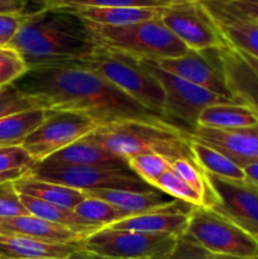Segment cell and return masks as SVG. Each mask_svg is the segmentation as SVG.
Returning <instances> with one entry per match:
<instances>
[{
    "mask_svg": "<svg viewBox=\"0 0 258 259\" xmlns=\"http://www.w3.org/2000/svg\"><path fill=\"white\" fill-rule=\"evenodd\" d=\"M8 47L17 51L28 70L80 65L98 51L88 23L76 13L42 8L23 15Z\"/></svg>",
    "mask_w": 258,
    "mask_h": 259,
    "instance_id": "7a4b0ae2",
    "label": "cell"
},
{
    "mask_svg": "<svg viewBox=\"0 0 258 259\" xmlns=\"http://www.w3.org/2000/svg\"><path fill=\"white\" fill-rule=\"evenodd\" d=\"M215 259H247V258L233 257V255H222V254H215Z\"/></svg>",
    "mask_w": 258,
    "mask_h": 259,
    "instance_id": "7bdbcfd3",
    "label": "cell"
},
{
    "mask_svg": "<svg viewBox=\"0 0 258 259\" xmlns=\"http://www.w3.org/2000/svg\"><path fill=\"white\" fill-rule=\"evenodd\" d=\"M258 124V113L244 104H214L200 113L197 126L209 129H237Z\"/></svg>",
    "mask_w": 258,
    "mask_h": 259,
    "instance_id": "cb8c5ba5",
    "label": "cell"
},
{
    "mask_svg": "<svg viewBox=\"0 0 258 259\" xmlns=\"http://www.w3.org/2000/svg\"><path fill=\"white\" fill-rule=\"evenodd\" d=\"M218 202L212 210L224 215L258 239V186L247 180H229L206 174Z\"/></svg>",
    "mask_w": 258,
    "mask_h": 259,
    "instance_id": "7c38bea8",
    "label": "cell"
},
{
    "mask_svg": "<svg viewBox=\"0 0 258 259\" xmlns=\"http://www.w3.org/2000/svg\"><path fill=\"white\" fill-rule=\"evenodd\" d=\"M27 171H29V169H13V171L3 172V174H0V184H4V182L8 181H15L24 174H27Z\"/></svg>",
    "mask_w": 258,
    "mask_h": 259,
    "instance_id": "60d3db41",
    "label": "cell"
},
{
    "mask_svg": "<svg viewBox=\"0 0 258 259\" xmlns=\"http://www.w3.org/2000/svg\"><path fill=\"white\" fill-rule=\"evenodd\" d=\"M14 187L18 194L28 195L68 209H75L81 201L86 199V194L83 191L55 182L42 181L28 174V171L22 177L15 180Z\"/></svg>",
    "mask_w": 258,
    "mask_h": 259,
    "instance_id": "7402d4cb",
    "label": "cell"
},
{
    "mask_svg": "<svg viewBox=\"0 0 258 259\" xmlns=\"http://www.w3.org/2000/svg\"><path fill=\"white\" fill-rule=\"evenodd\" d=\"M174 159L157 153H144L134 156L126 161L129 169L134 172L142 181L156 189L159 177L172 167Z\"/></svg>",
    "mask_w": 258,
    "mask_h": 259,
    "instance_id": "f546056e",
    "label": "cell"
},
{
    "mask_svg": "<svg viewBox=\"0 0 258 259\" xmlns=\"http://www.w3.org/2000/svg\"><path fill=\"white\" fill-rule=\"evenodd\" d=\"M43 8L58 9H85V8H113V7H139L163 8L171 4L172 0H39Z\"/></svg>",
    "mask_w": 258,
    "mask_h": 259,
    "instance_id": "f1b7e54d",
    "label": "cell"
},
{
    "mask_svg": "<svg viewBox=\"0 0 258 259\" xmlns=\"http://www.w3.org/2000/svg\"><path fill=\"white\" fill-rule=\"evenodd\" d=\"M81 242L50 243L22 235L0 234V259H62L82 249Z\"/></svg>",
    "mask_w": 258,
    "mask_h": 259,
    "instance_id": "d6986e66",
    "label": "cell"
},
{
    "mask_svg": "<svg viewBox=\"0 0 258 259\" xmlns=\"http://www.w3.org/2000/svg\"><path fill=\"white\" fill-rule=\"evenodd\" d=\"M73 210L78 217L85 219L86 222L93 225H98L100 228H106L114 223L129 218L126 212L118 209L114 205L90 196H86V199L81 201Z\"/></svg>",
    "mask_w": 258,
    "mask_h": 259,
    "instance_id": "83f0119b",
    "label": "cell"
},
{
    "mask_svg": "<svg viewBox=\"0 0 258 259\" xmlns=\"http://www.w3.org/2000/svg\"><path fill=\"white\" fill-rule=\"evenodd\" d=\"M153 259H215V254L210 253L195 240L182 234L177 237L174 249L163 257Z\"/></svg>",
    "mask_w": 258,
    "mask_h": 259,
    "instance_id": "836d02e7",
    "label": "cell"
},
{
    "mask_svg": "<svg viewBox=\"0 0 258 259\" xmlns=\"http://www.w3.org/2000/svg\"><path fill=\"white\" fill-rule=\"evenodd\" d=\"M47 109L22 111L0 118V148L22 146L28 136L45 121Z\"/></svg>",
    "mask_w": 258,
    "mask_h": 259,
    "instance_id": "484cf974",
    "label": "cell"
},
{
    "mask_svg": "<svg viewBox=\"0 0 258 259\" xmlns=\"http://www.w3.org/2000/svg\"><path fill=\"white\" fill-rule=\"evenodd\" d=\"M185 234L212 254L258 259V239L212 209L194 206Z\"/></svg>",
    "mask_w": 258,
    "mask_h": 259,
    "instance_id": "52a82bcc",
    "label": "cell"
},
{
    "mask_svg": "<svg viewBox=\"0 0 258 259\" xmlns=\"http://www.w3.org/2000/svg\"><path fill=\"white\" fill-rule=\"evenodd\" d=\"M225 7L258 20V0H217Z\"/></svg>",
    "mask_w": 258,
    "mask_h": 259,
    "instance_id": "74e56055",
    "label": "cell"
},
{
    "mask_svg": "<svg viewBox=\"0 0 258 259\" xmlns=\"http://www.w3.org/2000/svg\"><path fill=\"white\" fill-rule=\"evenodd\" d=\"M80 65L98 73L146 108L162 114L163 88L137 58L99 46L98 51Z\"/></svg>",
    "mask_w": 258,
    "mask_h": 259,
    "instance_id": "5b68a950",
    "label": "cell"
},
{
    "mask_svg": "<svg viewBox=\"0 0 258 259\" xmlns=\"http://www.w3.org/2000/svg\"><path fill=\"white\" fill-rule=\"evenodd\" d=\"M66 167H105V168H126L125 159L106 151L94 143L88 137L56 152L39 163H34L30 171L47 172ZM129 168V167H128Z\"/></svg>",
    "mask_w": 258,
    "mask_h": 259,
    "instance_id": "2e32d148",
    "label": "cell"
},
{
    "mask_svg": "<svg viewBox=\"0 0 258 259\" xmlns=\"http://www.w3.org/2000/svg\"><path fill=\"white\" fill-rule=\"evenodd\" d=\"M177 237L103 228L81 242L86 252L103 259H153L174 249Z\"/></svg>",
    "mask_w": 258,
    "mask_h": 259,
    "instance_id": "ba28073f",
    "label": "cell"
},
{
    "mask_svg": "<svg viewBox=\"0 0 258 259\" xmlns=\"http://www.w3.org/2000/svg\"><path fill=\"white\" fill-rule=\"evenodd\" d=\"M194 205L176 200L166 209L156 210L147 214L129 217L106 228L116 230H129L148 234H171L175 237L185 234L189 225V215Z\"/></svg>",
    "mask_w": 258,
    "mask_h": 259,
    "instance_id": "ac0fdd59",
    "label": "cell"
},
{
    "mask_svg": "<svg viewBox=\"0 0 258 259\" xmlns=\"http://www.w3.org/2000/svg\"><path fill=\"white\" fill-rule=\"evenodd\" d=\"M27 0H0V14H24Z\"/></svg>",
    "mask_w": 258,
    "mask_h": 259,
    "instance_id": "f35d334b",
    "label": "cell"
},
{
    "mask_svg": "<svg viewBox=\"0 0 258 259\" xmlns=\"http://www.w3.org/2000/svg\"><path fill=\"white\" fill-rule=\"evenodd\" d=\"M172 2H175V0H172Z\"/></svg>",
    "mask_w": 258,
    "mask_h": 259,
    "instance_id": "ee69618b",
    "label": "cell"
},
{
    "mask_svg": "<svg viewBox=\"0 0 258 259\" xmlns=\"http://www.w3.org/2000/svg\"><path fill=\"white\" fill-rule=\"evenodd\" d=\"M14 85L45 109L83 114L99 126L128 120L176 126L81 65L28 70Z\"/></svg>",
    "mask_w": 258,
    "mask_h": 259,
    "instance_id": "6da1fadb",
    "label": "cell"
},
{
    "mask_svg": "<svg viewBox=\"0 0 258 259\" xmlns=\"http://www.w3.org/2000/svg\"><path fill=\"white\" fill-rule=\"evenodd\" d=\"M62 259H103V258L96 257V255H94V254H91V253L86 252V250L82 248V249L77 250V252L72 253V254H70L68 257L62 258Z\"/></svg>",
    "mask_w": 258,
    "mask_h": 259,
    "instance_id": "b9f144b4",
    "label": "cell"
},
{
    "mask_svg": "<svg viewBox=\"0 0 258 259\" xmlns=\"http://www.w3.org/2000/svg\"><path fill=\"white\" fill-rule=\"evenodd\" d=\"M156 189L166 192L167 195L180 201H185L194 206H202L201 196L186 181H184L172 169V167L159 177L156 184Z\"/></svg>",
    "mask_w": 258,
    "mask_h": 259,
    "instance_id": "1f68e13d",
    "label": "cell"
},
{
    "mask_svg": "<svg viewBox=\"0 0 258 259\" xmlns=\"http://www.w3.org/2000/svg\"><path fill=\"white\" fill-rule=\"evenodd\" d=\"M28 71L19 53L10 47L0 48V88L14 83Z\"/></svg>",
    "mask_w": 258,
    "mask_h": 259,
    "instance_id": "d6a6232c",
    "label": "cell"
},
{
    "mask_svg": "<svg viewBox=\"0 0 258 259\" xmlns=\"http://www.w3.org/2000/svg\"><path fill=\"white\" fill-rule=\"evenodd\" d=\"M218 48H210L205 51L189 50L186 55L181 57L158 61L156 63L162 70L177 77H181L211 93L237 101L227 86Z\"/></svg>",
    "mask_w": 258,
    "mask_h": 259,
    "instance_id": "4fadbf2b",
    "label": "cell"
},
{
    "mask_svg": "<svg viewBox=\"0 0 258 259\" xmlns=\"http://www.w3.org/2000/svg\"><path fill=\"white\" fill-rule=\"evenodd\" d=\"M190 149H191L192 156H194L197 166L205 174L229 180H245L242 167L234 163L229 157L220 153L207 144L191 138Z\"/></svg>",
    "mask_w": 258,
    "mask_h": 259,
    "instance_id": "4316f807",
    "label": "cell"
},
{
    "mask_svg": "<svg viewBox=\"0 0 258 259\" xmlns=\"http://www.w3.org/2000/svg\"><path fill=\"white\" fill-rule=\"evenodd\" d=\"M28 174L42 181L55 182L80 191L94 190H129L149 191L153 187L142 181L132 169L105 168V167H66L52 171H28Z\"/></svg>",
    "mask_w": 258,
    "mask_h": 259,
    "instance_id": "8fae6325",
    "label": "cell"
},
{
    "mask_svg": "<svg viewBox=\"0 0 258 259\" xmlns=\"http://www.w3.org/2000/svg\"><path fill=\"white\" fill-rule=\"evenodd\" d=\"M218 50L232 96L258 113V58L225 40Z\"/></svg>",
    "mask_w": 258,
    "mask_h": 259,
    "instance_id": "5bb4252c",
    "label": "cell"
},
{
    "mask_svg": "<svg viewBox=\"0 0 258 259\" xmlns=\"http://www.w3.org/2000/svg\"><path fill=\"white\" fill-rule=\"evenodd\" d=\"M19 195L20 201H22V204L24 205V207L30 215H34V217L47 220V222L53 223V224L68 228V229L73 230L75 233L80 234L81 237H83V239L90 234H93V233L103 229L98 225L90 224L85 219L78 217L73 209L51 204V202L28 196V195Z\"/></svg>",
    "mask_w": 258,
    "mask_h": 259,
    "instance_id": "603a6c76",
    "label": "cell"
},
{
    "mask_svg": "<svg viewBox=\"0 0 258 259\" xmlns=\"http://www.w3.org/2000/svg\"><path fill=\"white\" fill-rule=\"evenodd\" d=\"M242 169L244 172L245 180L258 186V162L245 164L244 167H242Z\"/></svg>",
    "mask_w": 258,
    "mask_h": 259,
    "instance_id": "ab89813d",
    "label": "cell"
},
{
    "mask_svg": "<svg viewBox=\"0 0 258 259\" xmlns=\"http://www.w3.org/2000/svg\"><path fill=\"white\" fill-rule=\"evenodd\" d=\"M34 109H45L32 96L20 91L14 83L0 88V118Z\"/></svg>",
    "mask_w": 258,
    "mask_h": 259,
    "instance_id": "4dcf8cb0",
    "label": "cell"
},
{
    "mask_svg": "<svg viewBox=\"0 0 258 259\" xmlns=\"http://www.w3.org/2000/svg\"><path fill=\"white\" fill-rule=\"evenodd\" d=\"M86 196L96 197L123 210L129 217L147 214L156 210L166 209L176 202V199L161 190L129 191V190H94L86 191Z\"/></svg>",
    "mask_w": 258,
    "mask_h": 259,
    "instance_id": "ffe728a7",
    "label": "cell"
},
{
    "mask_svg": "<svg viewBox=\"0 0 258 259\" xmlns=\"http://www.w3.org/2000/svg\"><path fill=\"white\" fill-rule=\"evenodd\" d=\"M190 137L225 154L239 167L258 162V124L225 131L197 126Z\"/></svg>",
    "mask_w": 258,
    "mask_h": 259,
    "instance_id": "9a60e30c",
    "label": "cell"
},
{
    "mask_svg": "<svg viewBox=\"0 0 258 259\" xmlns=\"http://www.w3.org/2000/svg\"><path fill=\"white\" fill-rule=\"evenodd\" d=\"M138 61L163 88L164 106L162 114L186 133L191 134L197 128L199 115L205 108L214 104L237 103L162 70L153 61Z\"/></svg>",
    "mask_w": 258,
    "mask_h": 259,
    "instance_id": "8992f818",
    "label": "cell"
},
{
    "mask_svg": "<svg viewBox=\"0 0 258 259\" xmlns=\"http://www.w3.org/2000/svg\"><path fill=\"white\" fill-rule=\"evenodd\" d=\"M34 163L22 146L0 148V174L13 169H30Z\"/></svg>",
    "mask_w": 258,
    "mask_h": 259,
    "instance_id": "d590c367",
    "label": "cell"
},
{
    "mask_svg": "<svg viewBox=\"0 0 258 259\" xmlns=\"http://www.w3.org/2000/svg\"><path fill=\"white\" fill-rule=\"evenodd\" d=\"M159 19L189 50L205 51L224 43L200 0H175L161 8Z\"/></svg>",
    "mask_w": 258,
    "mask_h": 259,
    "instance_id": "30bf717a",
    "label": "cell"
},
{
    "mask_svg": "<svg viewBox=\"0 0 258 259\" xmlns=\"http://www.w3.org/2000/svg\"><path fill=\"white\" fill-rule=\"evenodd\" d=\"M28 210L20 201V195L14 187V181L0 184V218L28 215Z\"/></svg>",
    "mask_w": 258,
    "mask_h": 259,
    "instance_id": "e575fe53",
    "label": "cell"
},
{
    "mask_svg": "<svg viewBox=\"0 0 258 259\" xmlns=\"http://www.w3.org/2000/svg\"><path fill=\"white\" fill-rule=\"evenodd\" d=\"M68 10V9H67ZM76 13L85 22L100 25L134 24L146 22L159 17L161 8H139V7H113V8H85V9L71 10Z\"/></svg>",
    "mask_w": 258,
    "mask_h": 259,
    "instance_id": "d4e9b609",
    "label": "cell"
},
{
    "mask_svg": "<svg viewBox=\"0 0 258 259\" xmlns=\"http://www.w3.org/2000/svg\"><path fill=\"white\" fill-rule=\"evenodd\" d=\"M86 137L125 161L138 154L157 153L196 163L190 149V134L172 125L118 121L98 126Z\"/></svg>",
    "mask_w": 258,
    "mask_h": 259,
    "instance_id": "3957f363",
    "label": "cell"
},
{
    "mask_svg": "<svg viewBox=\"0 0 258 259\" xmlns=\"http://www.w3.org/2000/svg\"><path fill=\"white\" fill-rule=\"evenodd\" d=\"M225 42L258 58V20L217 0H200Z\"/></svg>",
    "mask_w": 258,
    "mask_h": 259,
    "instance_id": "e0dca14e",
    "label": "cell"
},
{
    "mask_svg": "<svg viewBox=\"0 0 258 259\" xmlns=\"http://www.w3.org/2000/svg\"><path fill=\"white\" fill-rule=\"evenodd\" d=\"M24 14H0V48L8 47L17 34Z\"/></svg>",
    "mask_w": 258,
    "mask_h": 259,
    "instance_id": "8d00e7d4",
    "label": "cell"
},
{
    "mask_svg": "<svg viewBox=\"0 0 258 259\" xmlns=\"http://www.w3.org/2000/svg\"><path fill=\"white\" fill-rule=\"evenodd\" d=\"M0 234L22 235L50 243H80L83 240V237L68 228L30 214L0 218Z\"/></svg>",
    "mask_w": 258,
    "mask_h": 259,
    "instance_id": "44dd1931",
    "label": "cell"
},
{
    "mask_svg": "<svg viewBox=\"0 0 258 259\" xmlns=\"http://www.w3.org/2000/svg\"><path fill=\"white\" fill-rule=\"evenodd\" d=\"M88 23L96 43L109 51L153 62L186 55L189 48L158 18L128 25Z\"/></svg>",
    "mask_w": 258,
    "mask_h": 259,
    "instance_id": "277c9868",
    "label": "cell"
},
{
    "mask_svg": "<svg viewBox=\"0 0 258 259\" xmlns=\"http://www.w3.org/2000/svg\"><path fill=\"white\" fill-rule=\"evenodd\" d=\"M98 126L93 119L83 114L47 109L45 121L25 138L22 147L35 163H39L56 152L89 136Z\"/></svg>",
    "mask_w": 258,
    "mask_h": 259,
    "instance_id": "9c48e42d",
    "label": "cell"
}]
</instances>
